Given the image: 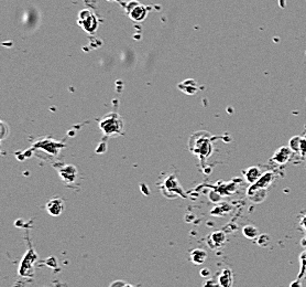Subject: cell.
<instances>
[{"instance_id": "3", "label": "cell", "mask_w": 306, "mask_h": 287, "mask_svg": "<svg viewBox=\"0 0 306 287\" xmlns=\"http://www.w3.org/2000/svg\"><path fill=\"white\" fill-rule=\"evenodd\" d=\"M57 171L61 179L65 184H73L77 178L78 171L73 164H63V166L57 168Z\"/></svg>"}, {"instance_id": "6", "label": "cell", "mask_w": 306, "mask_h": 287, "mask_svg": "<svg viewBox=\"0 0 306 287\" xmlns=\"http://www.w3.org/2000/svg\"><path fill=\"white\" fill-rule=\"evenodd\" d=\"M245 177L250 184H254V183H257L259 179H260L261 171L258 167H250L245 171Z\"/></svg>"}, {"instance_id": "4", "label": "cell", "mask_w": 306, "mask_h": 287, "mask_svg": "<svg viewBox=\"0 0 306 287\" xmlns=\"http://www.w3.org/2000/svg\"><path fill=\"white\" fill-rule=\"evenodd\" d=\"M65 209L64 201L59 198H53L51 199L48 204H46V211H48L50 215L53 217H58L63 213V211Z\"/></svg>"}, {"instance_id": "1", "label": "cell", "mask_w": 306, "mask_h": 287, "mask_svg": "<svg viewBox=\"0 0 306 287\" xmlns=\"http://www.w3.org/2000/svg\"><path fill=\"white\" fill-rule=\"evenodd\" d=\"M99 127L107 136H117L124 132V122L118 114H108L100 121Z\"/></svg>"}, {"instance_id": "9", "label": "cell", "mask_w": 306, "mask_h": 287, "mask_svg": "<svg viewBox=\"0 0 306 287\" xmlns=\"http://www.w3.org/2000/svg\"><path fill=\"white\" fill-rule=\"evenodd\" d=\"M244 234L249 239H254L258 234V230L252 226H248L244 227Z\"/></svg>"}, {"instance_id": "5", "label": "cell", "mask_w": 306, "mask_h": 287, "mask_svg": "<svg viewBox=\"0 0 306 287\" xmlns=\"http://www.w3.org/2000/svg\"><path fill=\"white\" fill-rule=\"evenodd\" d=\"M207 259V253L203 248H195L192 252H191V261L193 262L194 264L199 265L203 264L204 262Z\"/></svg>"}, {"instance_id": "10", "label": "cell", "mask_w": 306, "mask_h": 287, "mask_svg": "<svg viewBox=\"0 0 306 287\" xmlns=\"http://www.w3.org/2000/svg\"><path fill=\"white\" fill-rule=\"evenodd\" d=\"M125 284L126 282L124 281H115L109 285V287H125Z\"/></svg>"}, {"instance_id": "7", "label": "cell", "mask_w": 306, "mask_h": 287, "mask_svg": "<svg viewBox=\"0 0 306 287\" xmlns=\"http://www.w3.org/2000/svg\"><path fill=\"white\" fill-rule=\"evenodd\" d=\"M210 246H222L223 244L226 242V234L224 233L223 231H217V232H214L210 235Z\"/></svg>"}, {"instance_id": "8", "label": "cell", "mask_w": 306, "mask_h": 287, "mask_svg": "<svg viewBox=\"0 0 306 287\" xmlns=\"http://www.w3.org/2000/svg\"><path fill=\"white\" fill-rule=\"evenodd\" d=\"M219 284L223 287H231L232 285V273L230 269H225L219 276Z\"/></svg>"}, {"instance_id": "2", "label": "cell", "mask_w": 306, "mask_h": 287, "mask_svg": "<svg viewBox=\"0 0 306 287\" xmlns=\"http://www.w3.org/2000/svg\"><path fill=\"white\" fill-rule=\"evenodd\" d=\"M64 146L62 143H59L57 141H51V139H43V141H38L37 143L33 144V147L36 148H41L44 149L43 151L50 155H57L59 153V149Z\"/></svg>"}]
</instances>
